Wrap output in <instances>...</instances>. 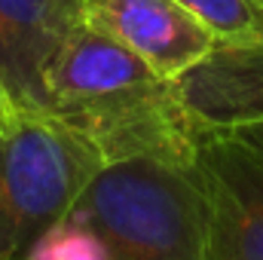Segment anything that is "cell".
I'll list each match as a JSON object with an SVG mask.
<instances>
[{
	"label": "cell",
	"mask_w": 263,
	"mask_h": 260,
	"mask_svg": "<svg viewBox=\"0 0 263 260\" xmlns=\"http://www.w3.org/2000/svg\"><path fill=\"white\" fill-rule=\"evenodd\" d=\"M110 260H205V208L181 165L132 156L104 162L70 208Z\"/></svg>",
	"instance_id": "2"
},
{
	"label": "cell",
	"mask_w": 263,
	"mask_h": 260,
	"mask_svg": "<svg viewBox=\"0 0 263 260\" xmlns=\"http://www.w3.org/2000/svg\"><path fill=\"white\" fill-rule=\"evenodd\" d=\"M193 175L205 208V260H263V156L233 129L208 126Z\"/></svg>",
	"instance_id": "4"
},
{
	"label": "cell",
	"mask_w": 263,
	"mask_h": 260,
	"mask_svg": "<svg viewBox=\"0 0 263 260\" xmlns=\"http://www.w3.org/2000/svg\"><path fill=\"white\" fill-rule=\"evenodd\" d=\"M12 120H15V117H12V110H9V104H6V95H3V89H0V132L6 129Z\"/></svg>",
	"instance_id": "11"
},
{
	"label": "cell",
	"mask_w": 263,
	"mask_h": 260,
	"mask_svg": "<svg viewBox=\"0 0 263 260\" xmlns=\"http://www.w3.org/2000/svg\"><path fill=\"white\" fill-rule=\"evenodd\" d=\"M233 132L254 150V153H260L263 156V120L257 123H242V126H233Z\"/></svg>",
	"instance_id": "10"
},
{
	"label": "cell",
	"mask_w": 263,
	"mask_h": 260,
	"mask_svg": "<svg viewBox=\"0 0 263 260\" xmlns=\"http://www.w3.org/2000/svg\"><path fill=\"white\" fill-rule=\"evenodd\" d=\"M101 156L46 114L15 117L0 132V260L25 251L70 214Z\"/></svg>",
	"instance_id": "3"
},
{
	"label": "cell",
	"mask_w": 263,
	"mask_h": 260,
	"mask_svg": "<svg viewBox=\"0 0 263 260\" xmlns=\"http://www.w3.org/2000/svg\"><path fill=\"white\" fill-rule=\"evenodd\" d=\"M22 260H110L104 242L95 236V230L80 220L73 211L52 224Z\"/></svg>",
	"instance_id": "9"
},
{
	"label": "cell",
	"mask_w": 263,
	"mask_h": 260,
	"mask_svg": "<svg viewBox=\"0 0 263 260\" xmlns=\"http://www.w3.org/2000/svg\"><path fill=\"white\" fill-rule=\"evenodd\" d=\"M251 3H254V6L260 9V15H263V0H251Z\"/></svg>",
	"instance_id": "12"
},
{
	"label": "cell",
	"mask_w": 263,
	"mask_h": 260,
	"mask_svg": "<svg viewBox=\"0 0 263 260\" xmlns=\"http://www.w3.org/2000/svg\"><path fill=\"white\" fill-rule=\"evenodd\" d=\"M83 0H0V89L12 117L43 114V77Z\"/></svg>",
	"instance_id": "6"
},
{
	"label": "cell",
	"mask_w": 263,
	"mask_h": 260,
	"mask_svg": "<svg viewBox=\"0 0 263 260\" xmlns=\"http://www.w3.org/2000/svg\"><path fill=\"white\" fill-rule=\"evenodd\" d=\"M43 114L80 135L101 162L150 156L190 169L208 129L178 80L159 77L83 15L46 67Z\"/></svg>",
	"instance_id": "1"
},
{
	"label": "cell",
	"mask_w": 263,
	"mask_h": 260,
	"mask_svg": "<svg viewBox=\"0 0 263 260\" xmlns=\"http://www.w3.org/2000/svg\"><path fill=\"white\" fill-rule=\"evenodd\" d=\"M214 31L217 43H260L263 15L251 0H178Z\"/></svg>",
	"instance_id": "8"
},
{
	"label": "cell",
	"mask_w": 263,
	"mask_h": 260,
	"mask_svg": "<svg viewBox=\"0 0 263 260\" xmlns=\"http://www.w3.org/2000/svg\"><path fill=\"white\" fill-rule=\"evenodd\" d=\"M83 22L168 80H181L217 46L214 31L178 0H83Z\"/></svg>",
	"instance_id": "5"
},
{
	"label": "cell",
	"mask_w": 263,
	"mask_h": 260,
	"mask_svg": "<svg viewBox=\"0 0 263 260\" xmlns=\"http://www.w3.org/2000/svg\"><path fill=\"white\" fill-rule=\"evenodd\" d=\"M181 98L205 126L233 129L263 120V40L217 43L178 80Z\"/></svg>",
	"instance_id": "7"
}]
</instances>
